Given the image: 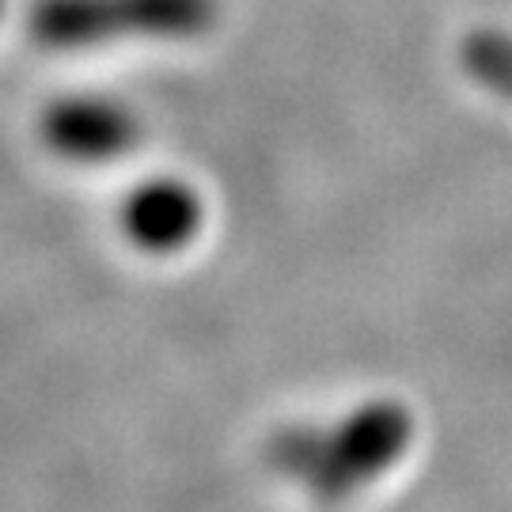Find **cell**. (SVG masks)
Segmentation results:
<instances>
[{
  "instance_id": "3",
  "label": "cell",
  "mask_w": 512,
  "mask_h": 512,
  "mask_svg": "<svg viewBox=\"0 0 512 512\" xmlns=\"http://www.w3.org/2000/svg\"><path fill=\"white\" fill-rule=\"evenodd\" d=\"M42 137L61 160L73 164H110L122 160L133 141L141 137L137 118L114 99L80 95L61 99L42 118Z\"/></svg>"
},
{
  "instance_id": "1",
  "label": "cell",
  "mask_w": 512,
  "mask_h": 512,
  "mask_svg": "<svg viewBox=\"0 0 512 512\" xmlns=\"http://www.w3.org/2000/svg\"><path fill=\"white\" fill-rule=\"evenodd\" d=\"M213 16V0H38L31 35L54 50L118 38H198Z\"/></svg>"
},
{
  "instance_id": "2",
  "label": "cell",
  "mask_w": 512,
  "mask_h": 512,
  "mask_svg": "<svg viewBox=\"0 0 512 512\" xmlns=\"http://www.w3.org/2000/svg\"><path fill=\"white\" fill-rule=\"evenodd\" d=\"M410 440V418L395 403H365L338 429H311V463L308 490L323 501H342L365 482L384 475L395 459L403 456Z\"/></svg>"
},
{
  "instance_id": "4",
  "label": "cell",
  "mask_w": 512,
  "mask_h": 512,
  "mask_svg": "<svg viewBox=\"0 0 512 512\" xmlns=\"http://www.w3.org/2000/svg\"><path fill=\"white\" fill-rule=\"evenodd\" d=\"M122 228L137 251H183L202 228V198L179 179H148L122 205Z\"/></svg>"
}]
</instances>
